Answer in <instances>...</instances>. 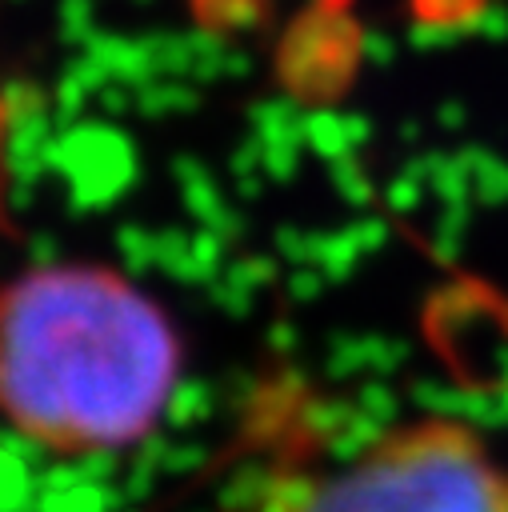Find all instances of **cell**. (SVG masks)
Returning <instances> with one entry per match:
<instances>
[{
    "label": "cell",
    "mask_w": 508,
    "mask_h": 512,
    "mask_svg": "<svg viewBox=\"0 0 508 512\" xmlns=\"http://www.w3.org/2000/svg\"><path fill=\"white\" fill-rule=\"evenodd\" d=\"M180 364L172 316L104 264H44L0 288V420L44 452L140 444Z\"/></svg>",
    "instance_id": "1"
},
{
    "label": "cell",
    "mask_w": 508,
    "mask_h": 512,
    "mask_svg": "<svg viewBox=\"0 0 508 512\" xmlns=\"http://www.w3.org/2000/svg\"><path fill=\"white\" fill-rule=\"evenodd\" d=\"M228 512H508V460L476 428L424 416L336 464H284Z\"/></svg>",
    "instance_id": "2"
}]
</instances>
